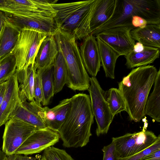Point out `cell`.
<instances>
[{
    "label": "cell",
    "instance_id": "obj_1",
    "mask_svg": "<svg viewBox=\"0 0 160 160\" xmlns=\"http://www.w3.org/2000/svg\"><path fill=\"white\" fill-rule=\"evenodd\" d=\"M71 107L58 131L65 147L82 148L89 142L94 115L89 96L78 93L71 98Z\"/></svg>",
    "mask_w": 160,
    "mask_h": 160
},
{
    "label": "cell",
    "instance_id": "obj_2",
    "mask_svg": "<svg viewBox=\"0 0 160 160\" xmlns=\"http://www.w3.org/2000/svg\"><path fill=\"white\" fill-rule=\"evenodd\" d=\"M158 71L153 65L139 67L132 69L118 82V89L131 120L139 122L145 116L146 102Z\"/></svg>",
    "mask_w": 160,
    "mask_h": 160
},
{
    "label": "cell",
    "instance_id": "obj_3",
    "mask_svg": "<svg viewBox=\"0 0 160 160\" xmlns=\"http://www.w3.org/2000/svg\"><path fill=\"white\" fill-rule=\"evenodd\" d=\"M96 0H88L51 5L56 11L54 17L57 29L84 39L91 34L89 22Z\"/></svg>",
    "mask_w": 160,
    "mask_h": 160
},
{
    "label": "cell",
    "instance_id": "obj_4",
    "mask_svg": "<svg viewBox=\"0 0 160 160\" xmlns=\"http://www.w3.org/2000/svg\"><path fill=\"white\" fill-rule=\"evenodd\" d=\"M133 16L144 19L148 24L160 25V0H116L111 18L91 34L95 36L112 28L132 26Z\"/></svg>",
    "mask_w": 160,
    "mask_h": 160
},
{
    "label": "cell",
    "instance_id": "obj_5",
    "mask_svg": "<svg viewBox=\"0 0 160 160\" xmlns=\"http://www.w3.org/2000/svg\"><path fill=\"white\" fill-rule=\"evenodd\" d=\"M53 35L58 51L62 54L68 69V87L74 90H88L90 78L84 66L75 37L57 29Z\"/></svg>",
    "mask_w": 160,
    "mask_h": 160
},
{
    "label": "cell",
    "instance_id": "obj_6",
    "mask_svg": "<svg viewBox=\"0 0 160 160\" xmlns=\"http://www.w3.org/2000/svg\"><path fill=\"white\" fill-rule=\"evenodd\" d=\"M48 35L33 29L24 28L21 30L18 40L11 53L15 58L16 69L34 65L39 48Z\"/></svg>",
    "mask_w": 160,
    "mask_h": 160
},
{
    "label": "cell",
    "instance_id": "obj_7",
    "mask_svg": "<svg viewBox=\"0 0 160 160\" xmlns=\"http://www.w3.org/2000/svg\"><path fill=\"white\" fill-rule=\"evenodd\" d=\"M88 90L91 105L97 124L96 133L98 136L107 133L114 116L106 102L105 92L96 77L90 78Z\"/></svg>",
    "mask_w": 160,
    "mask_h": 160
},
{
    "label": "cell",
    "instance_id": "obj_8",
    "mask_svg": "<svg viewBox=\"0 0 160 160\" xmlns=\"http://www.w3.org/2000/svg\"><path fill=\"white\" fill-rule=\"evenodd\" d=\"M142 131L134 133H127L123 136L113 137L119 158L128 157L137 154L153 144L160 137L151 131Z\"/></svg>",
    "mask_w": 160,
    "mask_h": 160
},
{
    "label": "cell",
    "instance_id": "obj_9",
    "mask_svg": "<svg viewBox=\"0 0 160 160\" xmlns=\"http://www.w3.org/2000/svg\"><path fill=\"white\" fill-rule=\"evenodd\" d=\"M5 125L2 151L7 156L14 154L27 138L38 129L32 125L14 118L10 119Z\"/></svg>",
    "mask_w": 160,
    "mask_h": 160
},
{
    "label": "cell",
    "instance_id": "obj_10",
    "mask_svg": "<svg viewBox=\"0 0 160 160\" xmlns=\"http://www.w3.org/2000/svg\"><path fill=\"white\" fill-rule=\"evenodd\" d=\"M7 20L20 31L24 28L33 29L53 35L57 29L54 17L55 15L42 12H32L25 15L4 13Z\"/></svg>",
    "mask_w": 160,
    "mask_h": 160
},
{
    "label": "cell",
    "instance_id": "obj_11",
    "mask_svg": "<svg viewBox=\"0 0 160 160\" xmlns=\"http://www.w3.org/2000/svg\"><path fill=\"white\" fill-rule=\"evenodd\" d=\"M60 139L59 133L48 128L37 129L27 138L14 154L28 156L40 153L53 146Z\"/></svg>",
    "mask_w": 160,
    "mask_h": 160
},
{
    "label": "cell",
    "instance_id": "obj_12",
    "mask_svg": "<svg viewBox=\"0 0 160 160\" xmlns=\"http://www.w3.org/2000/svg\"><path fill=\"white\" fill-rule=\"evenodd\" d=\"M135 28L133 26H120L104 31L96 35L118 52L125 56L133 49L135 41L130 31Z\"/></svg>",
    "mask_w": 160,
    "mask_h": 160
},
{
    "label": "cell",
    "instance_id": "obj_13",
    "mask_svg": "<svg viewBox=\"0 0 160 160\" xmlns=\"http://www.w3.org/2000/svg\"><path fill=\"white\" fill-rule=\"evenodd\" d=\"M56 0H6L5 5L0 8L4 13L24 16L31 12H39L54 15L56 11L51 5Z\"/></svg>",
    "mask_w": 160,
    "mask_h": 160
},
{
    "label": "cell",
    "instance_id": "obj_14",
    "mask_svg": "<svg viewBox=\"0 0 160 160\" xmlns=\"http://www.w3.org/2000/svg\"><path fill=\"white\" fill-rule=\"evenodd\" d=\"M17 119L32 125L38 129L47 128L44 120V108L35 100L25 101L18 105L11 113L9 119Z\"/></svg>",
    "mask_w": 160,
    "mask_h": 160
},
{
    "label": "cell",
    "instance_id": "obj_15",
    "mask_svg": "<svg viewBox=\"0 0 160 160\" xmlns=\"http://www.w3.org/2000/svg\"><path fill=\"white\" fill-rule=\"evenodd\" d=\"M80 51L84 66L92 77H96L101 66L98 42L91 34L83 39Z\"/></svg>",
    "mask_w": 160,
    "mask_h": 160
},
{
    "label": "cell",
    "instance_id": "obj_16",
    "mask_svg": "<svg viewBox=\"0 0 160 160\" xmlns=\"http://www.w3.org/2000/svg\"><path fill=\"white\" fill-rule=\"evenodd\" d=\"M6 82V89L0 107V127L6 124L12 112L21 103L18 95V82L15 74Z\"/></svg>",
    "mask_w": 160,
    "mask_h": 160
},
{
    "label": "cell",
    "instance_id": "obj_17",
    "mask_svg": "<svg viewBox=\"0 0 160 160\" xmlns=\"http://www.w3.org/2000/svg\"><path fill=\"white\" fill-rule=\"evenodd\" d=\"M37 69L34 65H31L27 68L16 69V75L18 83V95L21 102L34 100V89L35 77Z\"/></svg>",
    "mask_w": 160,
    "mask_h": 160
},
{
    "label": "cell",
    "instance_id": "obj_18",
    "mask_svg": "<svg viewBox=\"0 0 160 160\" xmlns=\"http://www.w3.org/2000/svg\"><path fill=\"white\" fill-rule=\"evenodd\" d=\"M71 98L62 100L53 108L44 107V120L47 127L58 132L69 112Z\"/></svg>",
    "mask_w": 160,
    "mask_h": 160
},
{
    "label": "cell",
    "instance_id": "obj_19",
    "mask_svg": "<svg viewBox=\"0 0 160 160\" xmlns=\"http://www.w3.org/2000/svg\"><path fill=\"white\" fill-rule=\"evenodd\" d=\"M58 52L53 35H49L43 40L36 56L34 67L37 70L47 67L53 63Z\"/></svg>",
    "mask_w": 160,
    "mask_h": 160
},
{
    "label": "cell",
    "instance_id": "obj_20",
    "mask_svg": "<svg viewBox=\"0 0 160 160\" xmlns=\"http://www.w3.org/2000/svg\"><path fill=\"white\" fill-rule=\"evenodd\" d=\"M116 1V0H96L90 20L91 33L111 18L114 11Z\"/></svg>",
    "mask_w": 160,
    "mask_h": 160
},
{
    "label": "cell",
    "instance_id": "obj_21",
    "mask_svg": "<svg viewBox=\"0 0 160 160\" xmlns=\"http://www.w3.org/2000/svg\"><path fill=\"white\" fill-rule=\"evenodd\" d=\"M132 39L144 46L160 48V25L147 24L143 28H135L130 32Z\"/></svg>",
    "mask_w": 160,
    "mask_h": 160
},
{
    "label": "cell",
    "instance_id": "obj_22",
    "mask_svg": "<svg viewBox=\"0 0 160 160\" xmlns=\"http://www.w3.org/2000/svg\"><path fill=\"white\" fill-rule=\"evenodd\" d=\"M20 32L17 27L7 19L0 34V61L11 53Z\"/></svg>",
    "mask_w": 160,
    "mask_h": 160
},
{
    "label": "cell",
    "instance_id": "obj_23",
    "mask_svg": "<svg viewBox=\"0 0 160 160\" xmlns=\"http://www.w3.org/2000/svg\"><path fill=\"white\" fill-rule=\"evenodd\" d=\"M160 51L159 48L145 46L141 52H136L132 50L125 56V65L129 69L147 65L159 58Z\"/></svg>",
    "mask_w": 160,
    "mask_h": 160
},
{
    "label": "cell",
    "instance_id": "obj_24",
    "mask_svg": "<svg viewBox=\"0 0 160 160\" xmlns=\"http://www.w3.org/2000/svg\"><path fill=\"white\" fill-rule=\"evenodd\" d=\"M100 55L101 66L105 76L114 79V71L119 54L99 38L96 37Z\"/></svg>",
    "mask_w": 160,
    "mask_h": 160
},
{
    "label": "cell",
    "instance_id": "obj_25",
    "mask_svg": "<svg viewBox=\"0 0 160 160\" xmlns=\"http://www.w3.org/2000/svg\"><path fill=\"white\" fill-rule=\"evenodd\" d=\"M153 91L148 96L144 109L148 115L157 122H160V69L158 71Z\"/></svg>",
    "mask_w": 160,
    "mask_h": 160
},
{
    "label": "cell",
    "instance_id": "obj_26",
    "mask_svg": "<svg viewBox=\"0 0 160 160\" xmlns=\"http://www.w3.org/2000/svg\"><path fill=\"white\" fill-rule=\"evenodd\" d=\"M39 74L43 92V106L49 104L54 93V66L53 63L44 68L38 69L36 71Z\"/></svg>",
    "mask_w": 160,
    "mask_h": 160
},
{
    "label": "cell",
    "instance_id": "obj_27",
    "mask_svg": "<svg viewBox=\"0 0 160 160\" xmlns=\"http://www.w3.org/2000/svg\"><path fill=\"white\" fill-rule=\"evenodd\" d=\"M54 66V93L61 91L66 84L68 78V69L65 59L62 53L58 51L53 62Z\"/></svg>",
    "mask_w": 160,
    "mask_h": 160
},
{
    "label": "cell",
    "instance_id": "obj_28",
    "mask_svg": "<svg viewBox=\"0 0 160 160\" xmlns=\"http://www.w3.org/2000/svg\"><path fill=\"white\" fill-rule=\"evenodd\" d=\"M105 97L110 111L114 117L122 111H126L124 99L118 89L110 88L105 92Z\"/></svg>",
    "mask_w": 160,
    "mask_h": 160
},
{
    "label": "cell",
    "instance_id": "obj_29",
    "mask_svg": "<svg viewBox=\"0 0 160 160\" xmlns=\"http://www.w3.org/2000/svg\"><path fill=\"white\" fill-rule=\"evenodd\" d=\"M16 61L13 55L10 53L0 61V84L6 82L15 72Z\"/></svg>",
    "mask_w": 160,
    "mask_h": 160
},
{
    "label": "cell",
    "instance_id": "obj_30",
    "mask_svg": "<svg viewBox=\"0 0 160 160\" xmlns=\"http://www.w3.org/2000/svg\"><path fill=\"white\" fill-rule=\"evenodd\" d=\"M42 155L46 160H74L65 150L53 146L45 149Z\"/></svg>",
    "mask_w": 160,
    "mask_h": 160
},
{
    "label": "cell",
    "instance_id": "obj_31",
    "mask_svg": "<svg viewBox=\"0 0 160 160\" xmlns=\"http://www.w3.org/2000/svg\"><path fill=\"white\" fill-rule=\"evenodd\" d=\"M160 149V137L152 145L142 151L131 156L122 158L118 160H142L146 156Z\"/></svg>",
    "mask_w": 160,
    "mask_h": 160
},
{
    "label": "cell",
    "instance_id": "obj_32",
    "mask_svg": "<svg viewBox=\"0 0 160 160\" xmlns=\"http://www.w3.org/2000/svg\"><path fill=\"white\" fill-rule=\"evenodd\" d=\"M34 98L36 103L42 106L41 103L43 101V92L40 75L37 71L35 77Z\"/></svg>",
    "mask_w": 160,
    "mask_h": 160
},
{
    "label": "cell",
    "instance_id": "obj_33",
    "mask_svg": "<svg viewBox=\"0 0 160 160\" xmlns=\"http://www.w3.org/2000/svg\"><path fill=\"white\" fill-rule=\"evenodd\" d=\"M102 151L103 152L102 160H118L119 159L114 142L104 146Z\"/></svg>",
    "mask_w": 160,
    "mask_h": 160
},
{
    "label": "cell",
    "instance_id": "obj_34",
    "mask_svg": "<svg viewBox=\"0 0 160 160\" xmlns=\"http://www.w3.org/2000/svg\"><path fill=\"white\" fill-rule=\"evenodd\" d=\"M132 25L135 28H143L147 24V21L144 19L138 16H133L131 21Z\"/></svg>",
    "mask_w": 160,
    "mask_h": 160
},
{
    "label": "cell",
    "instance_id": "obj_35",
    "mask_svg": "<svg viewBox=\"0 0 160 160\" xmlns=\"http://www.w3.org/2000/svg\"><path fill=\"white\" fill-rule=\"evenodd\" d=\"M37 158L21 154H13L7 155L5 160H36Z\"/></svg>",
    "mask_w": 160,
    "mask_h": 160
},
{
    "label": "cell",
    "instance_id": "obj_36",
    "mask_svg": "<svg viewBox=\"0 0 160 160\" xmlns=\"http://www.w3.org/2000/svg\"><path fill=\"white\" fill-rule=\"evenodd\" d=\"M142 160H160V149L146 156Z\"/></svg>",
    "mask_w": 160,
    "mask_h": 160
},
{
    "label": "cell",
    "instance_id": "obj_37",
    "mask_svg": "<svg viewBox=\"0 0 160 160\" xmlns=\"http://www.w3.org/2000/svg\"><path fill=\"white\" fill-rule=\"evenodd\" d=\"M7 86V83L6 81L0 84V107L5 94Z\"/></svg>",
    "mask_w": 160,
    "mask_h": 160
},
{
    "label": "cell",
    "instance_id": "obj_38",
    "mask_svg": "<svg viewBox=\"0 0 160 160\" xmlns=\"http://www.w3.org/2000/svg\"><path fill=\"white\" fill-rule=\"evenodd\" d=\"M6 20L4 13L0 11V34Z\"/></svg>",
    "mask_w": 160,
    "mask_h": 160
},
{
    "label": "cell",
    "instance_id": "obj_39",
    "mask_svg": "<svg viewBox=\"0 0 160 160\" xmlns=\"http://www.w3.org/2000/svg\"><path fill=\"white\" fill-rule=\"evenodd\" d=\"M144 47V46L142 44L138 42L135 43L132 50L136 52H139L143 50Z\"/></svg>",
    "mask_w": 160,
    "mask_h": 160
},
{
    "label": "cell",
    "instance_id": "obj_40",
    "mask_svg": "<svg viewBox=\"0 0 160 160\" xmlns=\"http://www.w3.org/2000/svg\"><path fill=\"white\" fill-rule=\"evenodd\" d=\"M7 155L0 149V160H5Z\"/></svg>",
    "mask_w": 160,
    "mask_h": 160
},
{
    "label": "cell",
    "instance_id": "obj_41",
    "mask_svg": "<svg viewBox=\"0 0 160 160\" xmlns=\"http://www.w3.org/2000/svg\"><path fill=\"white\" fill-rule=\"evenodd\" d=\"M6 0H0V8L4 7L6 4Z\"/></svg>",
    "mask_w": 160,
    "mask_h": 160
},
{
    "label": "cell",
    "instance_id": "obj_42",
    "mask_svg": "<svg viewBox=\"0 0 160 160\" xmlns=\"http://www.w3.org/2000/svg\"><path fill=\"white\" fill-rule=\"evenodd\" d=\"M38 160H46L45 157L43 156L42 155L41 158Z\"/></svg>",
    "mask_w": 160,
    "mask_h": 160
},
{
    "label": "cell",
    "instance_id": "obj_43",
    "mask_svg": "<svg viewBox=\"0 0 160 160\" xmlns=\"http://www.w3.org/2000/svg\"></svg>",
    "mask_w": 160,
    "mask_h": 160
}]
</instances>
